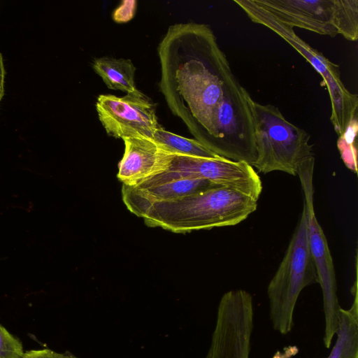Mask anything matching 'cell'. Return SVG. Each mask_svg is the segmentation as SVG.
<instances>
[{
  "label": "cell",
  "mask_w": 358,
  "mask_h": 358,
  "mask_svg": "<svg viewBox=\"0 0 358 358\" xmlns=\"http://www.w3.org/2000/svg\"><path fill=\"white\" fill-rule=\"evenodd\" d=\"M234 2L253 22L266 27L287 41L321 75L330 97V120L336 132L342 136L351 123L357 120L358 96L344 86L338 66L299 37L292 27L277 19L254 0H234Z\"/></svg>",
  "instance_id": "5b68a950"
},
{
  "label": "cell",
  "mask_w": 358,
  "mask_h": 358,
  "mask_svg": "<svg viewBox=\"0 0 358 358\" xmlns=\"http://www.w3.org/2000/svg\"><path fill=\"white\" fill-rule=\"evenodd\" d=\"M253 322L251 294L243 289L224 293L205 358H250Z\"/></svg>",
  "instance_id": "ba28073f"
},
{
  "label": "cell",
  "mask_w": 358,
  "mask_h": 358,
  "mask_svg": "<svg viewBox=\"0 0 358 358\" xmlns=\"http://www.w3.org/2000/svg\"><path fill=\"white\" fill-rule=\"evenodd\" d=\"M157 52L160 91L195 140L223 156L253 145L250 95L234 75L210 26H170Z\"/></svg>",
  "instance_id": "6da1fadb"
},
{
  "label": "cell",
  "mask_w": 358,
  "mask_h": 358,
  "mask_svg": "<svg viewBox=\"0 0 358 358\" xmlns=\"http://www.w3.org/2000/svg\"><path fill=\"white\" fill-rule=\"evenodd\" d=\"M216 187L222 186L205 179L182 178L143 188L122 185V195L129 211L142 217L155 203L177 199Z\"/></svg>",
  "instance_id": "7c38bea8"
},
{
  "label": "cell",
  "mask_w": 358,
  "mask_h": 358,
  "mask_svg": "<svg viewBox=\"0 0 358 358\" xmlns=\"http://www.w3.org/2000/svg\"><path fill=\"white\" fill-rule=\"evenodd\" d=\"M92 66L108 88L126 94L138 90L134 79L136 67L130 59L97 57L93 60Z\"/></svg>",
  "instance_id": "5bb4252c"
},
{
  "label": "cell",
  "mask_w": 358,
  "mask_h": 358,
  "mask_svg": "<svg viewBox=\"0 0 358 358\" xmlns=\"http://www.w3.org/2000/svg\"><path fill=\"white\" fill-rule=\"evenodd\" d=\"M257 201L237 190L216 187L150 206L142 217L149 227L176 233L236 225L256 210Z\"/></svg>",
  "instance_id": "7a4b0ae2"
},
{
  "label": "cell",
  "mask_w": 358,
  "mask_h": 358,
  "mask_svg": "<svg viewBox=\"0 0 358 358\" xmlns=\"http://www.w3.org/2000/svg\"><path fill=\"white\" fill-rule=\"evenodd\" d=\"M73 358H78V357H77L76 356H75L74 355H73Z\"/></svg>",
  "instance_id": "7402d4cb"
},
{
  "label": "cell",
  "mask_w": 358,
  "mask_h": 358,
  "mask_svg": "<svg viewBox=\"0 0 358 358\" xmlns=\"http://www.w3.org/2000/svg\"><path fill=\"white\" fill-rule=\"evenodd\" d=\"M281 22L322 35L336 36L335 0H254Z\"/></svg>",
  "instance_id": "8fae6325"
},
{
  "label": "cell",
  "mask_w": 358,
  "mask_h": 358,
  "mask_svg": "<svg viewBox=\"0 0 358 358\" xmlns=\"http://www.w3.org/2000/svg\"><path fill=\"white\" fill-rule=\"evenodd\" d=\"M96 110L107 134L116 138L145 137L153 138L161 125L156 104L140 90L118 97L100 94Z\"/></svg>",
  "instance_id": "9c48e42d"
},
{
  "label": "cell",
  "mask_w": 358,
  "mask_h": 358,
  "mask_svg": "<svg viewBox=\"0 0 358 358\" xmlns=\"http://www.w3.org/2000/svg\"><path fill=\"white\" fill-rule=\"evenodd\" d=\"M6 71L3 64V59L2 54L0 52V102L4 94V81H5Z\"/></svg>",
  "instance_id": "44dd1931"
},
{
  "label": "cell",
  "mask_w": 358,
  "mask_h": 358,
  "mask_svg": "<svg viewBox=\"0 0 358 358\" xmlns=\"http://www.w3.org/2000/svg\"><path fill=\"white\" fill-rule=\"evenodd\" d=\"M137 1H122L121 4L113 11V19L117 23H124L133 18L136 10Z\"/></svg>",
  "instance_id": "d6986e66"
},
{
  "label": "cell",
  "mask_w": 358,
  "mask_h": 358,
  "mask_svg": "<svg viewBox=\"0 0 358 358\" xmlns=\"http://www.w3.org/2000/svg\"><path fill=\"white\" fill-rule=\"evenodd\" d=\"M338 34L349 41L358 38V1L335 0Z\"/></svg>",
  "instance_id": "2e32d148"
},
{
  "label": "cell",
  "mask_w": 358,
  "mask_h": 358,
  "mask_svg": "<svg viewBox=\"0 0 358 358\" xmlns=\"http://www.w3.org/2000/svg\"><path fill=\"white\" fill-rule=\"evenodd\" d=\"M318 283L309 248L307 215L304 207L284 257L267 287L273 328L282 335L294 326V311L301 292Z\"/></svg>",
  "instance_id": "277c9868"
},
{
  "label": "cell",
  "mask_w": 358,
  "mask_h": 358,
  "mask_svg": "<svg viewBox=\"0 0 358 358\" xmlns=\"http://www.w3.org/2000/svg\"><path fill=\"white\" fill-rule=\"evenodd\" d=\"M24 353L21 341L0 324V358H22Z\"/></svg>",
  "instance_id": "ac0fdd59"
},
{
  "label": "cell",
  "mask_w": 358,
  "mask_h": 358,
  "mask_svg": "<svg viewBox=\"0 0 358 358\" xmlns=\"http://www.w3.org/2000/svg\"><path fill=\"white\" fill-rule=\"evenodd\" d=\"M22 358H73L69 352H57L50 349L32 350L24 353Z\"/></svg>",
  "instance_id": "ffe728a7"
},
{
  "label": "cell",
  "mask_w": 358,
  "mask_h": 358,
  "mask_svg": "<svg viewBox=\"0 0 358 358\" xmlns=\"http://www.w3.org/2000/svg\"><path fill=\"white\" fill-rule=\"evenodd\" d=\"M124 152L117 177L123 185L135 187L166 171L176 155L152 138L122 139Z\"/></svg>",
  "instance_id": "30bf717a"
},
{
  "label": "cell",
  "mask_w": 358,
  "mask_h": 358,
  "mask_svg": "<svg viewBox=\"0 0 358 358\" xmlns=\"http://www.w3.org/2000/svg\"><path fill=\"white\" fill-rule=\"evenodd\" d=\"M182 178L208 180L258 201L262 191V180L253 166L221 157L203 158L176 155L169 169L135 187H148Z\"/></svg>",
  "instance_id": "52a82bcc"
},
{
  "label": "cell",
  "mask_w": 358,
  "mask_h": 358,
  "mask_svg": "<svg viewBox=\"0 0 358 358\" xmlns=\"http://www.w3.org/2000/svg\"><path fill=\"white\" fill-rule=\"evenodd\" d=\"M354 301L349 309L339 310L337 338L327 358H358V299L355 280L353 287Z\"/></svg>",
  "instance_id": "4fadbf2b"
},
{
  "label": "cell",
  "mask_w": 358,
  "mask_h": 358,
  "mask_svg": "<svg viewBox=\"0 0 358 358\" xmlns=\"http://www.w3.org/2000/svg\"><path fill=\"white\" fill-rule=\"evenodd\" d=\"M315 158L300 167L299 176L303 194V207L307 215L308 243L322 292L324 315V345L329 348L338 327L341 306L337 296L336 273L324 233L319 224L313 206V169Z\"/></svg>",
  "instance_id": "8992f818"
},
{
  "label": "cell",
  "mask_w": 358,
  "mask_h": 358,
  "mask_svg": "<svg viewBox=\"0 0 358 358\" xmlns=\"http://www.w3.org/2000/svg\"><path fill=\"white\" fill-rule=\"evenodd\" d=\"M357 131V120H355L348 127L345 133L339 136L338 141V148L343 161L349 169L355 172L357 171L356 149L353 146V141Z\"/></svg>",
  "instance_id": "e0dca14e"
},
{
  "label": "cell",
  "mask_w": 358,
  "mask_h": 358,
  "mask_svg": "<svg viewBox=\"0 0 358 358\" xmlns=\"http://www.w3.org/2000/svg\"><path fill=\"white\" fill-rule=\"evenodd\" d=\"M257 159L259 172L282 171L296 176L301 166L314 157L310 134L289 122L280 110L262 104L250 96Z\"/></svg>",
  "instance_id": "3957f363"
},
{
  "label": "cell",
  "mask_w": 358,
  "mask_h": 358,
  "mask_svg": "<svg viewBox=\"0 0 358 358\" xmlns=\"http://www.w3.org/2000/svg\"><path fill=\"white\" fill-rule=\"evenodd\" d=\"M153 139L166 146L175 155L203 158L220 157L196 140L175 134L162 127L155 131Z\"/></svg>",
  "instance_id": "9a60e30c"
}]
</instances>
